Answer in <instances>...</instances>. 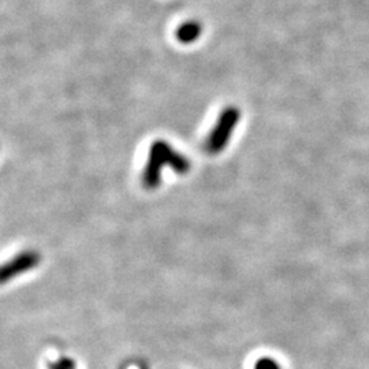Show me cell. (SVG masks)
Listing matches in <instances>:
<instances>
[{"label":"cell","mask_w":369,"mask_h":369,"mask_svg":"<svg viewBox=\"0 0 369 369\" xmlns=\"http://www.w3.org/2000/svg\"><path fill=\"white\" fill-rule=\"evenodd\" d=\"M163 167H171L178 174H186L190 170V163L164 141L152 144L148 163L142 174V184L146 189H156L161 184Z\"/></svg>","instance_id":"6da1fadb"},{"label":"cell","mask_w":369,"mask_h":369,"mask_svg":"<svg viewBox=\"0 0 369 369\" xmlns=\"http://www.w3.org/2000/svg\"><path fill=\"white\" fill-rule=\"evenodd\" d=\"M239 120V111L235 107L226 108L216 122L215 127L209 133L206 141V151L211 155H216L223 151V148L229 144L231 135Z\"/></svg>","instance_id":"7a4b0ae2"},{"label":"cell","mask_w":369,"mask_h":369,"mask_svg":"<svg viewBox=\"0 0 369 369\" xmlns=\"http://www.w3.org/2000/svg\"><path fill=\"white\" fill-rule=\"evenodd\" d=\"M40 263V256L35 251H25L23 254H17L10 261H7L0 271L1 283H7L8 280L14 279L21 274H25L33 268H36Z\"/></svg>","instance_id":"3957f363"},{"label":"cell","mask_w":369,"mask_h":369,"mask_svg":"<svg viewBox=\"0 0 369 369\" xmlns=\"http://www.w3.org/2000/svg\"><path fill=\"white\" fill-rule=\"evenodd\" d=\"M201 33V26L197 23H186L178 29V39L181 43H193L199 39Z\"/></svg>","instance_id":"277c9868"},{"label":"cell","mask_w":369,"mask_h":369,"mask_svg":"<svg viewBox=\"0 0 369 369\" xmlns=\"http://www.w3.org/2000/svg\"><path fill=\"white\" fill-rule=\"evenodd\" d=\"M49 369H77L75 361L70 357H61L58 361L49 364Z\"/></svg>","instance_id":"5b68a950"},{"label":"cell","mask_w":369,"mask_h":369,"mask_svg":"<svg viewBox=\"0 0 369 369\" xmlns=\"http://www.w3.org/2000/svg\"><path fill=\"white\" fill-rule=\"evenodd\" d=\"M254 369H280V365L277 364V360L271 357H263L256 363Z\"/></svg>","instance_id":"8992f818"},{"label":"cell","mask_w":369,"mask_h":369,"mask_svg":"<svg viewBox=\"0 0 369 369\" xmlns=\"http://www.w3.org/2000/svg\"><path fill=\"white\" fill-rule=\"evenodd\" d=\"M144 369H145V368H144Z\"/></svg>","instance_id":"52a82bcc"}]
</instances>
